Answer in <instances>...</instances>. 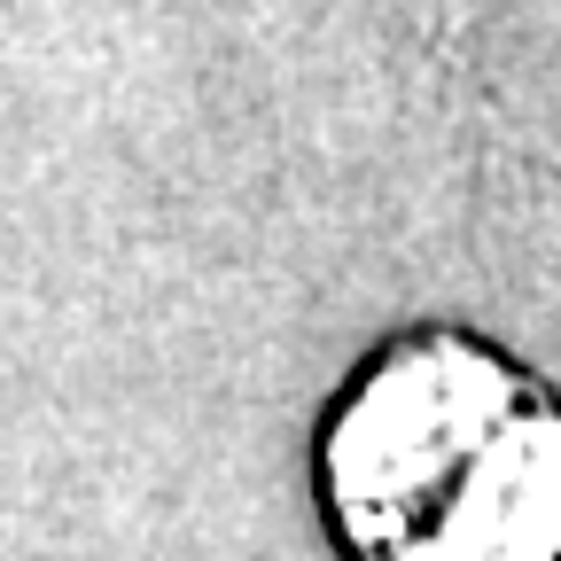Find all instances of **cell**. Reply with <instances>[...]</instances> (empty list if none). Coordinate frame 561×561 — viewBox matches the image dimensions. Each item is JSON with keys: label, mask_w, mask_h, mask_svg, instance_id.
<instances>
[{"label": "cell", "mask_w": 561, "mask_h": 561, "mask_svg": "<svg viewBox=\"0 0 561 561\" xmlns=\"http://www.w3.org/2000/svg\"><path fill=\"white\" fill-rule=\"evenodd\" d=\"M343 561H561V390L468 320H405L312 421Z\"/></svg>", "instance_id": "1"}]
</instances>
